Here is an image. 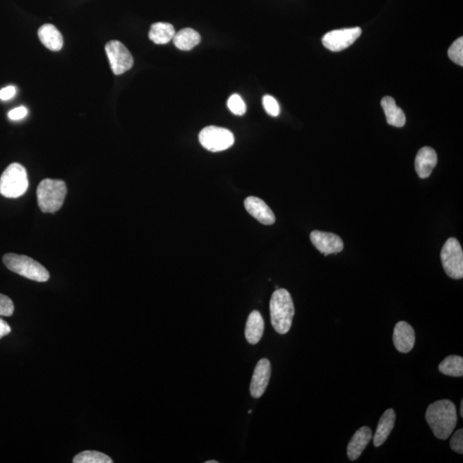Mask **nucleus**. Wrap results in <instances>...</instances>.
<instances>
[{
    "label": "nucleus",
    "instance_id": "f03ea898",
    "mask_svg": "<svg viewBox=\"0 0 463 463\" xmlns=\"http://www.w3.org/2000/svg\"><path fill=\"white\" fill-rule=\"evenodd\" d=\"M270 318L274 331L281 335L290 331L294 316V305L289 292L278 288L271 297Z\"/></svg>",
    "mask_w": 463,
    "mask_h": 463
},
{
    "label": "nucleus",
    "instance_id": "20e7f679",
    "mask_svg": "<svg viewBox=\"0 0 463 463\" xmlns=\"http://www.w3.org/2000/svg\"><path fill=\"white\" fill-rule=\"evenodd\" d=\"M3 262L7 269L27 279L38 283H45L49 279L50 274L46 268L29 257L7 253L3 257Z\"/></svg>",
    "mask_w": 463,
    "mask_h": 463
},
{
    "label": "nucleus",
    "instance_id": "4be33fe9",
    "mask_svg": "<svg viewBox=\"0 0 463 463\" xmlns=\"http://www.w3.org/2000/svg\"><path fill=\"white\" fill-rule=\"evenodd\" d=\"M439 372L446 376H463V358L458 355H449L442 360L438 366Z\"/></svg>",
    "mask_w": 463,
    "mask_h": 463
},
{
    "label": "nucleus",
    "instance_id": "9d476101",
    "mask_svg": "<svg viewBox=\"0 0 463 463\" xmlns=\"http://www.w3.org/2000/svg\"><path fill=\"white\" fill-rule=\"evenodd\" d=\"M310 239L316 248L324 256L341 252L344 248L342 239L335 233L315 230L311 233Z\"/></svg>",
    "mask_w": 463,
    "mask_h": 463
},
{
    "label": "nucleus",
    "instance_id": "c85d7f7f",
    "mask_svg": "<svg viewBox=\"0 0 463 463\" xmlns=\"http://www.w3.org/2000/svg\"><path fill=\"white\" fill-rule=\"evenodd\" d=\"M27 115V110L25 106H19V108H16L10 111L8 113L9 118L12 120H20L25 117Z\"/></svg>",
    "mask_w": 463,
    "mask_h": 463
},
{
    "label": "nucleus",
    "instance_id": "2eb2a0df",
    "mask_svg": "<svg viewBox=\"0 0 463 463\" xmlns=\"http://www.w3.org/2000/svg\"><path fill=\"white\" fill-rule=\"evenodd\" d=\"M372 438V431L368 427H363L353 436L348 445V456L351 461H355L361 455L366 446Z\"/></svg>",
    "mask_w": 463,
    "mask_h": 463
},
{
    "label": "nucleus",
    "instance_id": "a211bd4d",
    "mask_svg": "<svg viewBox=\"0 0 463 463\" xmlns=\"http://www.w3.org/2000/svg\"><path fill=\"white\" fill-rule=\"evenodd\" d=\"M264 332V321L259 311L250 312L247 319L245 335L250 344L255 345L262 339Z\"/></svg>",
    "mask_w": 463,
    "mask_h": 463
},
{
    "label": "nucleus",
    "instance_id": "b1692460",
    "mask_svg": "<svg viewBox=\"0 0 463 463\" xmlns=\"http://www.w3.org/2000/svg\"><path fill=\"white\" fill-rule=\"evenodd\" d=\"M448 56L454 63L460 67L463 65V39L462 37L453 43L451 47L449 48Z\"/></svg>",
    "mask_w": 463,
    "mask_h": 463
},
{
    "label": "nucleus",
    "instance_id": "ddd939ff",
    "mask_svg": "<svg viewBox=\"0 0 463 463\" xmlns=\"http://www.w3.org/2000/svg\"><path fill=\"white\" fill-rule=\"evenodd\" d=\"M393 342L398 351L409 353L414 348L415 333L413 327L407 322H398L394 329Z\"/></svg>",
    "mask_w": 463,
    "mask_h": 463
},
{
    "label": "nucleus",
    "instance_id": "aec40b11",
    "mask_svg": "<svg viewBox=\"0 0 463 463\" xmlns=\"http://www.w3.org/2000/svg\"><path fill=\"white\" fill-rule=\"evenodd\" d=\"M175 47L182 51H190L200 43L201 36L197 31L192 29H184L175 33L173 38Z\"/></svg>",
    "mask_w": 463,
    "mask_h": 463
},
{
    "label": "nucleus",
    "instance_id": "2f4dec72",
    "mask_svg": "<svg viewBox=\"0 0 463 463\" xmlns=\"http://www.w3.org/2000/svg\"><path fill=\"white\" fill-rule=\"evenodd\" d=\"M460 414H461V417H463V400L461 401V408H460Z\"/></svg>",
    "mask_w": 463,
    "mask_h": 463
},
{
    "label": "nucleus",
    "instance_id": "412c9836",
    "mask_svg": "<svg viewBox=\"0 0 463 463\" xmlns=\"http://www.w3.org/2000/svg\"><path fill=\"white\" fill-rule=\"evenodd\" d=\"M175 33L174 27L171 23H156L150 27L149 37L154 43L165 45L173 40Z\"/></svg>",
    "mask_w": 463,
    "mask_h": 463
},
{
    "label": "nucleus",
    "instance_id": "4468645a",
    "mask_svg": "<svg viewBox=\"0 0 463 463\" xmlns=\"http://www.w3.org/2000/svg\"><path fill=\"white\" fill-rule=\"evenodd\" d=\"M437 163L438 156L436 151L430 147H422L415 158V170L418 176L420 178L430 176Z\"/></svg>",
    "mask_w": 463,
    "mask_h": 463
},
{
    "label": "nucleus",
    "instance_id": "c756f323",
    "mask_svg": "<svg viewBox=\"0 0 463 463\" xmlns=\"http://www.w3.org/2000/svg\"><path fill=\"white\" fill-rule=\"evenodd\" d=\"M16 94V88L14 86H7L0 91V99L2 101H8V99L13 98Z\"/></svg>",
    "mask_w": 463,
    "mask_h": 463
},
{
    "label": "nucleus",
    "instance_id": "cd10ccee",
    "mask_svg": "<svg viewBox=\"0 0 463 463\" xmlns=\"http://www.w3.org/2000/svg\"><path fill=\"white\" fill-rule=\"evenodd\" d=\"M451 448L452 451L462 454L463 453V430L460 429L455 432L451 440Z\"/></svg>",
    "mask_w": 463,
    "mask_h": 463
},
{
    "label": "nucleus",
    "instance_id": "473e14b6",
    "mask_svg": "<svg viewBox=\"0 0 463 463\" xmlns=\"http://www.w3.org/2000/svg\"><path fill=\"white\" fill-rule=\"evenodd\" d=\"M205 463H219L218 461H214V460H211V461H207L205 462Z\"/></svg>",
    "mask_w": 463,
    "mask_h": 463
},
{
    "label": "nucleus",
    "instance_id": "a878e982",
    "mask_svg": "<svg viewBox=\"0 0 463 463\" xmlns=\"http://www.w3.org/2000/svg\"><path fill=\"white\" fill-rule=\"evenodd\" d=\"M263 105L268 115L273 117H277L280 115V106L276 99L271 95H264L263 98Z\"/></svg>",
    "mask_w": 463,
    "mask_h": 463
},
{
    "label": "nucleus",
    "instance_id": "f8f14e48",
    "mask_svg": "<svg viewBox=\"0 0 463 463\" xmlns=\"http://www.w3.org/2000/svg\"><path fill=\"white\" fill-rule=\"evenodd\" d=\"M245 208L252 217L263 225H272L276 216L266 202L257 197H248L245 200Z\"/></svg>",
    "mask_w": 463,
    "mask_h": 463
},
{
    "label": "nucleus",
    "instance_id": "f257e3e1",
    "mask_svg": "<svg viewBox=\"0 0 463 463\" xmlns=\"http://www.w3.org/2000/svg\"><path fill=\"white\" fill-rule=\"evenodd\" d=\"M425 420L436 437L441 440H446L458 424V413L455 404L449 400L435 401L428 407Z\"/></svg>",
    "mask_w": 463,
    "mask_h": 463
},
{
    "label": "nucleus",
    "instance_id": "393cba45",
    "mask_svg": "<svg viewBox=\"0 0 463 463\" xmlns=\"http://www.w3.org/2000/svg\"><path fill=\"white\" fill-rule=\"evenodd\" d=\"M228 106L230 111L235 115L241 116L245 115L246 112V103L244 102L240 95L237 94L230 96L228 101Z\"/></svg>",
    "mask_w": 463,
    "mask_h": 463
},
{
    "label": "nucleus",
    "instance_id": "9b49d317",
    "mask_svg": "<svg viewBox=\"0 0 463 463\" xmlns=\"http://www.w3.org/2000/svg\"><path fill=\"white\" fill-rule=\"evenodd\" d=\"M271 375V365L268 359H260L254 370L250 392L253 398H260L269 384Z\"/></svg>",
    "mask_w": 463,
    "mask_h": 463
},
{
    "label": "nucleus",
    "instance_id": "1a4fd4ad",
    "mask_svg": "<svg viewBox=\"0 0 463 463\" xmlns=\"http://www.w3.org/2000/svg\"><path fill=\"white\" fill-rule=\"evenodd\" d=\"M362 30L359 27L333 30L324 34L322 43L327 49L340 51L346 49L355 43L361 36Z\"/></svg>",
    "mask_w": 463,
    "mask_h": 463
},
{
    "label": "nucleus",
    "instance_id": "6e6552de",
    "mask_svg": "<svg viewBox=\"0 0 463 463\" xmlns=\"http://www.w3.org/2000/svg\"><path fill=\"white\" fill-rule=\"evenodd\" d=\"M105 50L113 74L121 75L132 67V55L120 41H109L106 45Z\"/></svg>",
    "mask_w": 463,
    "mask_h": 463
},
{
    "label": "nucleus",
    "instance_id": "6ab92c4d",
    "mask_svg": "<svg viewBox=\"0 0 463 463\" xmlns=\"http://www.w3.org/2000/svg\"><path fill=\"white\" fill-rule=\"evenodd\" d=\"M381 106L385 113L387 123L390 126L396 127H403L406 123V116L403 111L396 105V102L390 96H386L382 99Z\"/></svg>",
    "mask_w": 463,
    "mask_h": 463
},
{
    "label": "nucleus",
    "instance_id": "f3484780",
    "mask_svg": "<svg viewBox=\"0 0 463 463\" xmlns=\"http://www.w3.org/2000/svg\"><path fill=\"white\" fill-rule=\"evenodd\" d=\"M38 36L41 43L51 51H60L63 47V36L53 24L46 23L41 26L38 30Z\"/></svg>",
    "mask_w": 463,
    "mask_h": 463
},
{
    "label": "nucleus",
    "instance_id": "7c9ffc66",
    "mask_svg": "<svg viewBox=\"0 0 463 463\" xmlns=\"http://www.w3.org/2000/svg\"><path fill=\"white\" fill-rule=\"evenodd\" d=\"M10 331H12L10 326L5 320L0 318V339L10 334Z\"/></svg>",
    "mask_w": 463,
    "mask_h": 463
},
{
    "label": "nucleus",
    "instance_id": "5701e85b",
    "mask_svg": "<svg viewBox=\"0 0 463 463\" xmlns=\"http://www.w3.org/2000/svg\"><path fill=\"white\" fill-rule=\"evenodd\" d=\"M74 463H112V460L102 452L87 451L79 453L73 459Z\"/></svg>",
    "mask_w": 463,
    "mask_h": 463
},
{
    "label": "nucleus",
    "instance_id": "7ed1b4c3",
    "mask_svg": "<svg viewBox=\"0 0 463 463\" xmlns=\"http://www.w3.org/2000/svg\"><path fill=\"white\" fill-rule=\"evenodd\" d=\"M67 193V185L63 180L46 178L38 185L36 194L38 205L43 213H55L64 204Z\"/></svg>",
    "mask_w": 463,
    "mask_h": 463
},
{
    "label": "nucleus",
    "instance_id": "39448f33",
    "mask_svg": "<svg viewBox=\"0 0 463 463\" xmlns=\"http://www.w3.org/2000/svg\"><path fill=\"white\" fill-rule=\"evenodd\" d=\"M29 187L25 167L19 163L10 164L0 177V194L7 198L23 195Z\"/></svg>",
    "mask_w": 463,
    "mask_h": 463
},
{
    "label": "nucleus",
    "instance_id": "0eeeda50",
    "mask_svg": "<svg viewBox=\"0 0 463 463\" xmlns=\"http://www.w3.org/2000/svg\"><path fill=\"white\" fill-rule=\"evenodd\" d=\"M199 142L211 152H221L235 143V136L229 130L217 126H208L199 133Z\"/></svg>",
    "mask_w": 463,
    "mask_h": 463
},
{
    "label": "nucleus",
    "instance_id": "dca6fc26",
    "mask_svg": "<svg viewBox=\"0 0 463 463\" xmlns=\"http://www.w3.org/2000/svg\"><path fill=\"white\" fill-rule=\"evenodd\" d=\"M396 412L392 408L384 412L377 425L375 435L373 437V444L375 447H379L389 438L396 423Z\"/></svg>",
    "mask_w": 463,
    "mask_h": 463
},
{
    "label": "nucleus",
    "instance_id": "bb28decb",
    "mask_svg": "<svg viewBox=\"0 0 463 463\" xmlns=\"http://www.w3.org/2000/svg\"><path fill=\"white\" fill-rule=\"evenodd\" d=\"M14 312V304L6 295L0 294V316L10 317Z\"/></svg>",
    "mask_w": 463,
    "mask_h": 463
},
{
    "label": "nucleus",
    "instance_id": "423d86ee",
    "mask_svg": "<svg viewBox=\"0 0 463 463\" xmlns=\"http://www.w3.org/2000/svg\"><path fill=\"white\" fill-rule=\"evenodd\" d=\"M441 261L445 273L453 279L463 277V252L461 245L455 238H449L442 246Z\"/></svg>",
    "mask_w": 463,
    "mask_h": 463
}]
</instances>
